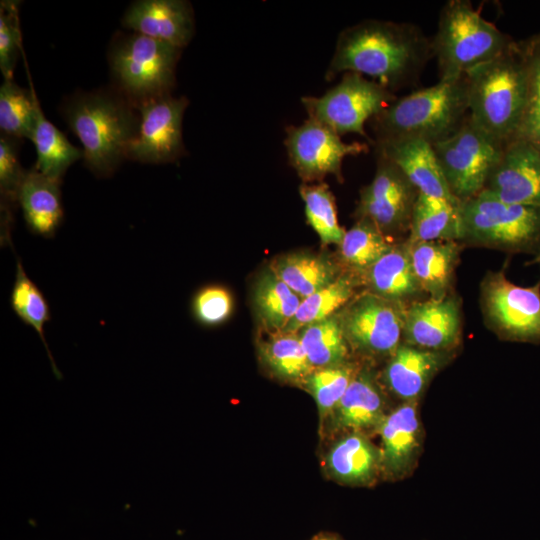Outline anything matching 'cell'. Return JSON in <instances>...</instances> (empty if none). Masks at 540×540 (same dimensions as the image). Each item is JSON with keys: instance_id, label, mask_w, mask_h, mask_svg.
<instances>
[{"instance_id": "cell-1", "label": "cell", "mask_w": 540, "mask_h": 540, "mask_svg": "<svg viewBox=\"0 0 540 540\" xmlns=\"http://www.w3.org/2000/svg\"><path fill=\"white\" fill-rule=\"evenodd\" d=\"M431 56V41L414 24L367 19L341 31L325 79L358 73L394 92L415 84Z\"/></svg>"}, {"instance_id": "cell-23", "label": "cell", "mask_w": 540, "mask_h": 540, "mask_svg": "<svg viewBox=\"0 0 540 540\" xmlns=\"http://www.w3.org/2000/svg\"><path fill=\"white\" fill-rule=\"evenodd\" d=\"M414 274L422 291L432 299L447 296L459 261L460 246L456 241H409Z\"/></svg>"}, {"instance_id": "cell-19", "label": "cell", "mask_w": 540, "mask_h": 540, "mask_svg": "<svg viewBox=\"0 0 540 540\" xmlns=\"http://www.w3.org/2000/svg\"><path fill=\"white\" fill-rule=\"evenodd\" d=\"M375 430L381 439L382 469L392 477L406 475L414 467L421 447L417 400L405 401L386 414Z\"/></svg>"}, {"instance_id": "cell-40", "label": "cell", "mask_w": 540, "mask_h": 540, "mask_svg": "<svg viewBox=\"0 0 540 540\" xmlns=\"http://www.w3.org/2000/svg\"><path fill=\"white\" fill-rule=\"evenodd\" d=\"M234 299L230 290L220 284L201 287L191 300V312L195 320L205 327L225 323L232 315Z\"/></svg>"}, {"instance_id": "cell-32", "label": "cell", "mask_w": 540, "mask_h": 540, "mask_svg": "<svg viewBox=\"0 0 540 540\" xmlns=\"http://www.w3.org/2000/svg\"><path fill=\"white\" fill-rule=\"evenodd\" d=\"M307 358L314 369L348 361L350 346L338 314L308 325L298 332Z\"/></svg>"}, {"instance_id": "cell-34", "label": "cell", "mask_w": 540, "mask_h": 540, "mask_svg": "<svg viewBox=\"0 0 540 540\" xmlns=\"http://www.w3.org/2000/svg\"><path fill=\"white\" fill-rule=\"evenodd\" d=\"M10 305L18 318L38 333L45 346L54 375L58 380L62 379V374L56 366L44 334V326L51 319L48 301L39 287L27 276L20 260L16 264Z\"/></svg>"}, {"instance_id": "cell-35", "label": "cell", "mask_w": 540, "mask_h": 540, "mask_svg": "<svg viewBox=\"0 0 540 540\" xmlns=\"http://www.w3.org/2000/svg\"><path fill=\"white\" fill-rule=\"evenodd\" d=\"M39 104L35 95L18 86L12 79L4 80L0 88V128L2 134L31 140Z\"/></svg>"}, {"instance_id": "cell-8", "label": "cell", "mask_w": 540, "mask_h": 540, "mask_svg": "<svg viewBox=\"0 0 540 540\" xmlns=\"http://www.w3.org/2000/svg\"><path fill=\"white\" fill-rule=\"evenodd\" d=\"M504 146L469 114L455 133L432 144L451 193L459 202L483 191Z\"/></svg>"}, {"instance_id": "cell-26", "label": "cell", "mask_w": 540, "mask_h": 540, "mask_svg": "<svg viewBox=\"0 0 540 540\" xmlns=\"http://www.w3.org/2000/svg\"><path fill=\"white\" fill-rule=\"evenodd\" d=\"M302 299L333 282L339 266L329 257L314 253H289L277 257L269 267Z\"/></svg>"}, {"instance_id": "cell-43", "label": "cell", "mask_w": 540, "mask_h": 540, "mask_svg": "<svg viewBox=\"0 0 540 540\" xmlns=\"http://www.w3.org/2000/svg\"><path fill=\"white\" fill-rule=\"evenodd\" d=\"M538 257L536 258V262L540 263V251L538 252Z\"/></svg>"}, {"instance_id": "cell-41", "label": "cell", "mask_w": 540, "mask_h": 540, "mask_svg": "<svg viewBox=\"0 0 540 540\" xmlns=\"http://www.w3.org/2000/svg\"><path fill=\"white\" fill-rule=\"evenodd\" d=\"M20 32L14 6L2 2L0 9V69L5 80L12 79L16 64Z\"/></svg>"}, {"instance_id": "cell-42", "label": "cell", "mask_w": 540, "mask_h": 540, "mask_svg": "<svg viewBox=\"0 0 540 540\" xmlns=\"http://www.w3.org/2000/svg\"><path fill=\"white\" fill-rule=\"evenodd\" d=\"M312 540H341V539L333 534H320L314 537Z\"/></svg>"}, {"instance_id": "cell-5", "label": "cell", "mask_w": 540, "mask_h": 540, "mask_svg": "<svg viewBox=\"0 0 540 540\" xmlns=\"http://www.w3.org/2000/svg\"><path fill=\"white\" fill-rule=\"evenodd\" d=\"M515 41L484 19L466 0H450L442 7L431 41L440 80L456 79L510 50Z\"/></svg>"}, {"instance_id": "cell-27", "label": "cell", "mask_w": 540, "mask_h": 540, "mask_svg": "<svg viewBox=\"0 0 540 540\" xmlns=\"http://www.w3.org/2000/svg\"><path fill=\"white\" fill-rule=\"evenodd\" d=\"M302 298L269 268L258 278L253 291V305L262 331H285L295 316Z\"/></svg>"}, {"instance_id": "cell-38", "label": "cell", "mask_w": 540, "mask_h": 540, "mask_svg": "<svg viewBox=\"0 0 540 540\" xmlns=\"http://www.w3.org/2000/svg\"><path fill=\"white\" fill-rule=\"evenodd\" d=\"M359 372L351 363L314 369L303 382L313 396L322 419L331 416L353 378Z\"/></svg>"}, {"instance_id": "cell-25", "label": "cell", "mask_w": 540, "mask_h": 540, "mask_svg": "<svg viewBox=\"0 0 540 540\" xmlns=\"http://www.w3.org/2000/svg\"><path fill=\"white\" fill-rule=\"evenodd\" d=\"M369 292L403 302L421 290L414 274L408 242L393 245L362 276Z\"/></svg>"}, {"instance_id": "cell-12", "label": "cell", "mask_w": 540, "mask_h": 540, "mask_svg": "<svg viewBox=\"0 0 540 540\" xmlns=\"http://www.w3.org/2000/svg\"><path fill=\"white\" fill-rule=\"evenodd\" d=\"M189 105L185 96L164 95L135 103L139 129L128 146L126 158L142 163L164 164L185 153L182 121Z\"/></svg>"}, {"instance_id": "cell-33", "label": "cell", "mask_w": 540, "mask_h": 540, "mask_svg": "<svg viewBox=\"0 0 540 540\" xmlns=\"http://www.w3.org/2000/svg\"><path fill=\"white\" fill-rule=\"evenodd\" d=\"M393 245L387 235L367 219H358L339 244L340 261L361 277Z\"/></svg>"}, {"instance_id": "cell-16", "label": "cell", "mask_w": 540, "mask_h": 540, "mask_svg": "<svg viewBox=\"0 0 540 540\" xmlns=\"http://www.w3.org/2000/svg\"><path fill=\"white\" fill-rule=\"evenodd\" d=\"M461 334L460 305L454 297L413 302L406 308L405 344L432 351H448Z\"/></svg>"}, {"instance_id": "cell-4", "label": "cell", "mask_w": 540, "mask_h": 540, "mask_svg": "<svg viewBox=\"0 0 540 540\" xmlns=\"http://www.w3.org/2000/svg\"><path fill=\"white\" fill-rule=\"evenodd\" d=\"M464 76L471 119L503 145L515 139L527 100V73L518 42Z\"/></svg>"}, {"instance_id": "cell-15", "label": "cell", "mask_w": 540, "mask_h": 540, "mask_svg": "<svg viewBox=\"0 0 540 540\" xmlns=\"http://www.w3.org/2000/svg\"><path fill=\"white\" fill-rule=\"evenodd\" d=\"M483 191L503 202L540 207V151L521 138L505 144Z\"/></svg>"}, {"instance_id": "cell-9", "label": "cell", "mask_w": 540, "mask_h": 540, "mask_svg": "<svg viewBox=\"0 0 540 540\" xmlns=\"http://www.w3.org/2000/svg\"><path fill=\"white\" fill-rule=\"evenodd\" d=\"M396 99L393 92L358 73H344L339 83L319 97L301 98L308 118L338 135L368 138L365 124Z\"/></svg>"}, {"instance_id": "cell-20", "label": "cell", "mask_w": 540, "mask_h": 540, "mask_svg": "<svg viewBox=\"0 0 540 540\" xmlns=\"http://www.w3.org/2000/svg\"><path fill=\"white\" fill-rule=\"evenodd\" d=\"M60 183L35 168L25 171L18 191V204L31 233L53 238L61 226L64 210Z\"/></svg>"}, {"instance_id": "cell-24", "label": "cell", "mask_w": 540, "mask_h": 540, "mask_svg": "<svg viewBox=\"0 0 540 540\" xmlns=\"http://www.w3.org/2000/svg\"><path fill=\"white\" fill-rule=\"evenodd\" d=\"M326 466L341 482L365 485L382 469L381 451L362 432H349L330 448Z\"/></svg>"}, {"instance_id": "cell-18", "label": "cell", "mask_w": 540, "mask_h": 540, "mask_svg": "<svg viewBox=\"0 0 540 540\" xmlns=\"http://www.w3.org/2000/svg\"><path fill=\"white\" fill-rule=\"evenodd\" d=\"M375 153L393 162L418 190L459 205L439 165L432 144L413 137L374 142Z\"/></svg>"}, {"instance_id": "cell-17", "label": "cell", "mask_w": 540, "mask_h": 540, "mask_svg": "<svg viewBox=\"0 0 540 540\" xmlns=\"http://www.w3.org/2000/svg\"><path fill=\"white\" fill-rule=\"evenodd\" d=\"M122 24L139 33L182 49L195 32L191 4L184 0H138L130 4Z\"/></svg>"}, {"instance_id": "cell-22", "label": "cell", "mask_w": 540, "mask_h": 540, "mask_svg": "<svg viewBox=\"0 0 540 540\" xmlns=\"http://www.w3.org/2000/svg\"><path fill=\"white\" fill-rule=\"evenodd\" d=\"M383 395L371 373L359 370L332 413L336 430L376 429L385 416Z\"/></svg>"}, {"instance_id": "cell-30", "label": "cell", "mask_w": 540, "mask_h": 540, "mask_svg": "<svg viewBox=\"0 0 540 540\" xmlns=\"http://www.w3.org/2000/svg\"><path fill=\"white\" fill-rule=\"evenodd\" d=\"M360 276L347 271L333 282L303 298L285 331L299 332L302 328L338 314L354 297Z\"/></svg>"}, {"instance_id": "cell-10", "label": "cell", "mask_w": 540, "mask_h": 540, "mask_svg": "<svg viewBox=\"0 0 540 540\" xmlns=\"http://www.w3.org/2000/svg\"><path fill=\"white\" fill-rule=\"evenodd\" d=\"M406 306L371 292L355 296L339 313L350 348L369 356H391L403 337Z\"/></svg>"}, {"instance_id": "cell-39", "label": "cell", "mask_w": 540, "mask_h": 540, "mask_svg": "<svg viewBox=\"0 0 540 540\" xmlns=\"http://www.w3.org/2000/svg\"><path fill=\"white\" fill-rule=\"evenodd\" d=\"M25 170L18 160L17 139L2 134L0 137V194L1 232L11 234L14 207Z\"/></svg>"}, {"instance_id": "cell-6", "label": "cell", "mask_w": 540, "mask_h": 540, "mask_svg": "<svg viewBox=\"0 0 540 540\" xmlns=\"http://www.w3.org/2000/svg\"><path fill=\"white\" fill-rule=\"evenodd\" d=\"M461 239L512 252L540 251V207L503 202L482 191L460 202Z\"/></svg>"}, {"instance_id": "cell-2", "label": "cell", "mask_w": 540, "mask_h": 540, "mask_svg": "<svg viewBox=\"0 0 540 540\" xmlns=\"http://www.w3.org/2000/svg\"><path fill=\"white\" fill-rule=\"evenodd\" d=\"M129 102L106 91L79 93L62 108V115L83 146L85 166L98 177L112 175L126 158L140 118Z\"/></svg>"}, {"instance_id": "cell-14", "label": "cell", "mask_w": 540, "mask_h": 540, "mask_svg": "<svg viewBox=\"0 0 540 540\" xmlns=\"http://www.w3.org/2000/svg\"><path fill=\"white\" fill-rule=\"evenodd\" d=\"M376 173L360 193L358 219H367L385 235L410 228L418 190L389 159L375 153Z\"/></svg>"}, {"instance_id": "cell-11", "label": "cell", "mask_w": 540, "mask_h": 540, "mask_svg": "<svg viewBox=\"0 0 540 540\" xmlns=\"http://www.w3.org/2000/svg\"><path fill=\"white\" fill-rule=\"evenodd\" d=\"M487 323L501 337L518 342H540V282L522 287L504 272L488 274L481 285Z\"/></svg>"}, {"instance_id": "cell-31", "label": "cell", "mask_w": 540, "mask_h": 540, "mask_svg": "<svg viewBox=\"0 0 540 540\" xmlns=\"http://www.w3.org/2000/svg\"><path fill=\"white\" fill-rule=\"evenodd\" d=\"M31 141L37 152L34 168L54 180L61 181L66 170L83 157V150L72 145L65 135L45 118L40 106Z\"/></svg>"}, {"instance_id": "cell-37", "label": "cell", "mask_w": 540, "mask_h": 540, "mask_svg": "<svg viewBox=\"0 0 540 540\" xmlns=\"http://www.w3.org/2000/svg\"><path fill=\"white\" fill-rule=\"evenodd\" d=\"M518 46L526 67L527 100L516 138L528 141L540 151V32L518 42Z\"/></svg>"}, {"instance_id": "cell-7", "label": "cell", "mask_w": 540, "mask_h": 540, "mask_svg": "<svg viewBox=\"0 0 540 540\" xmlns=\"http://www.w3.org/2000/svg\"><path fill=\"white\" fill-rule=\"evenodd\" d=\"M181 50L166 42L134 33L112 45L109 60L114 77L132 102L169 95L175 85Z\"/></svg>"}, {"instance_id": "cell-21", "label": "cell", "mask_w": 540, "mask_h": 540, "mask_svg": "<svg viewBox=\"0 0 540 540\" xmlns=\"http://www.w3.org/2000/svg\"><path fill=\"white\" fill-rule=\"evenodd\" d=\"M384 371L388 388L405 401L418 400L432 377L448 359L447 351L400 344Z\"/></svg>"}, {"instance_id": "cell-28", "label": "cell", "mask_w": 540, "mask_h": 540, "mask_svg": "<svg viewBox=\"0 0 540 540\" xmlns=\"http://www.w3.org/2000/svg\"><path fill=\"white\" fill-rule=\"evenodd\" d=\"M262 333L258 341V352L265 367L279 379L303 384L314 368L307 358L298 332Z\"/></svg>"}, {"instance_id": "cell-3", "label": "cell", "mask_w": 540, "mask_h": 540, "mask_svg": "<svg viewBox=\"0 0 540 540\" xmlns=\"http://www.w3.org/2000/svg\"><path fill=\"white\" fill-rule=\"evenodd\" d=\"M467 115V82L462 76L396 98L369 124L374 142L413 137L434 144L455 133Z\"/></svg>"}, {"instance_id": "cell-13", "label": "cell", "mask_w": 540, "mask_h": 540, "mask_svg": "<svg viewBox=\"0 0 540 540\" xmlns=\"http://www.w3.org/2000/svg\"><path fill=\"white\" fill-rule=\"evenodd\" d=\"M284 144L290 165L304 182L322 181L328 175L342 181L343 160L369 148L362 142H343L340 135L311 118L288 126Z\"/></svg>"}, {"instance_id": "cell-36", "label": "cell", "mask_w": 540, "mask_h": 540, "mask_svg": "<svg viewBox=\"0 0 540 540\" xmlns=\"http://www.w3.org/2000/svg\"><path fill=\"white\" fill-rule=\"evenodd\" d=\"M304 201L308 224L317 233L321 242L339 245L345 230L339 225L335 198L327 184H302L299 188Z\"/></svg>"}, {"instance_id": "cell-29", "label": "cell", "mask_w": 540, "mask_h": 540, "mask_svg": "<svg viewBox=\"0 0 540 540\" xmlns=\"http://www.w3.org/2000/svg\"><path fill=\"white\" fill-rule=\"evenodd\" d=\"M459 205L418 192L412 211L408 240L428 242L461 239Z\"/></svg>"}]
</instances>
